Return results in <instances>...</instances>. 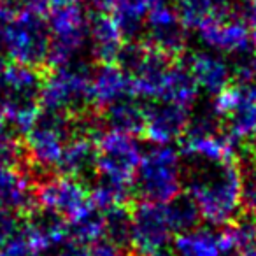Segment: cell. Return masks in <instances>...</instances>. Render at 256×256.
I'll return each mask as SVG.
<instances>
[{
    "instance_id": "6da1fadb",
    "label": "cell",
    "mask_w": 256,
    "mask_h": 256,
    "mask_svg": "<svg viewBox=\"0 0 256 256\" xmlns=\"http://www.w3.org/2000/svg\"><path fill=\"white\" fill-rule=\"evenodd\" d=\"M242 170L237 164H198L193 162L186 174L188 196L198 214L212 226L234 223L242 209Z\"/></svg>"
},
{
    "instance_id": "7a4b0ae2",
    "label": "cell",
    "mask_w": 256,
    "mask_h": 256,
    "mask_svg": "<svg viewBox=\"0 0 256 256\" xmlns=\"http://www.w3.org/2000/svg\"><path fill=\"white\" fill-rule=\"evenodd\" d=\"M39 102L50 114L68 120L84 116L92 106V74L72 64L53 68L42 79Z\"/></svg>"
},
{
    "instance_id": "3957f363",
    "label": "cell",
    "mask_w": 256,
    "mask_h": 256,
    "mask_svg": "<svg viewBox=\"0 0 256 256\" xmlns=\"http://www.w3.org/2000/svg\"><path fill=\"white\" fill-rule=\"evenodd\" d=\"M0 42L12 64L37 68L48 62L50 53V30L44 14L18 8L0 25Z\"/></svg>"
},
{
    "instance_id": "277c9868",
    "label": "cell",
    "mask_w": 256,
    "mask_h": 256,
    "mask_svg": "<svg viewBox=\"0 0 256 256\" xmlns=\"http://www.w3.org/2000/svg\"><path fill=\"white\" fill-rule=\"evenodd\" d=\"M182 178L178 151L170 146H153L142 153L134 188L146 202L167 204L181 193Z\"/></svg>"
},
{
    "instance_id": "5b68a950",
    "label": "cell",
    "mask_w": 256,
    "mask_h": 256,
    "mask_svg": "<svg viewBox=\"0 0 256 256\" xmlns=\"http://www.w3.org/2000/svg\"><path fill=\"white\" fill-rule=\"evenodd\" d=\"M142 158V148L134 136L106 130L96 139V176L104 181L132 188Z\"/></svg>"
},
{
    "instance_id": "8992f818",
    "label": "cell",
    "mask_w": 256,
    "mask_h": 256,
    "mask_svg": "<svg viewBox=\"0 0 256 256\" xmlns=\"http://www.w3.org/2000/svg\"><path fill=\"white\" fill-rule=\"evenodd\" d=\"M46 22L50 30L48 64L53 68L70 65L90 42V16L76 4L51 11Z\"/></svg>"
},
{
    "instance_id": "52a82bcc",
    "label": "cell",
    "mask_w": 256,
    "mask_h": 256,
    "mask_svg": "<svg viewBox=\"0 0 256 256\" xmlns=\"http://www.w3.org/2000/svg\"><path fill=\"white\" fill-rule=\"evenodd\" d=\"M218 121L214 112L190 120L184 136L181 137L184 158L198 164H235L238 142L226 132H221Z\"/></svg>"
},
{
    "instance_id": "ba28073f",
    "label": "cell",
    "mask_w": 256,
    "mask_h": 256,
    "mask_svg": "<svg viewBox=\"0 0 256 256\" xmlns=\"http://www.w3.org/2000/svg\"><path fill=\"white\" fill-rule=\"evenodd\" d=\"M36 206L39 210L54 214L68 224L81 220L95 209L92 193L81 182V179L68 176L44 178L36 184Z\"/></svg>"
},
{
    "instance_id": "9c48e42d",
    "label": "cell",
    "mask_w": 256,
    "mask_h": 256,
    "mask_svg": "<svg viewBox=\"0 0 256 256\" xmlns=\"http://www.w3.org/2000/svg\"><path fill=\"white\" fill-rule=\"evenodd\" d=\"M212 112L235 142L256 139V84L235 82L216 95Z\"/></svg>"
},
{
    "instance_id": "30bf717a",
    "label": "cell",
    "mask_w": 256,
    "mask_h": 256,
    "mask_svg": "<svg viewBox=\"0 0 256 256\" xmlns=\"http://www.w3.org/2000/svg\"><path fill=\"white\" fill-rule=\"evenodd\" d=\"M72 134V120L56 114H40L39 121L25 136L23 153L34 170L48 172L58 168L65 146Z\"/></svg>"
},
{
    "instance_id": "8fae6325",
    "label": "cell",
    "mask_w": 256,
    "mask_h": 256,
    "mask_svg": "<svg viewBox=\"0 0 256 256\" xmlns=\"http://www.w3.org/2000/svg\"><path fill=\"white\" fill-rule=\"evenodd\" d=\"M195 32L209 50L218 53L242 54L251 51V25L235 12L234 6L226 0H221Z\"/></svg>"
},
{
    "instance_id": "7c38bea8",
    "label": "cell",
    "mask_w": 256,
    "mask_h": 256,
    "mask_svg": "<svg viewBox=\"0 0 256 256\" xmlns=\"http://www.w3.org/2000/svg\"><path fill=\"white\" fill-rule=\"evenodd\" d=\"M176 235L165 204L140 200L132 209L130 248L137 256H156L170 244Z\"/></svg>"
},
{
    "instance_id": "4fadbf2b",
    "label": "cell",
    "mask_w": 256,
    "mask_h": 256,
    "mask_svg": "<svg viewBox=\"0 0 256 256\" xmlns=\"http://www.w3.org/2000/svg\"><path fill=\"white\" fill-rule=\"evenodd\" d=\"M146 40L148 46L154 48L156 51L164 53L165 56L172 58L179 56L184 51L186 34L184 25L181 23L174 6L170 2L160 4L148 14L146 25Z\"/></svg>"
},
{
    "instance_id": "5bb4252c",
    "label": "cell",
    "mask_w": 256,
    "mask_h": 256,
    "mask_svg": "<svg viewBox=\"0 0 256 256\" xmlns=\"http://www.w3.org/2000/svg\"><path fill=\"white\" fill-rule=\"evenodd\" d=\"M188 123V109L167 102H153L144 107L142 136L154 146H168L184 136Z\"/></svg>"
},
{
    "instance_id": "9a60e30c",
    "label": "cell",
    "mask_w": 256,
    "mask_h": 256,
    "mask_svg": "<svg viewBox=\"0 0 256 256\" xmlns=\"http://www.w3.org/2000/svg\"><path fill=\"white\" fill-rule=\"evenodd\" d=\"M36 206V186L20 164H0V210L30 214Z\"/></svg>"
},
{
    "instance_id": "2e32d148",
    "label": "cell",
    "mask_w": 256,
    "mask_h": 256,
    "mask_svg": "<svg viewBox=\"0 0 256 256\" xmlns=\"http://www.w3.org/2000/svg\"><path fill=\"white\" fill-rule=\"evenodd\" d=\"M176 256H237L234 240L226 226H196L179 234L174 242Z\"/></svg>"
},
{
    "instance_id": "e0dca14e",
    "label": "cell",
    "mask_w": 256,
    "mask_h": 256,
    "mask_svg": "<svg viewBox=\"0 0 256 256\" xmlns=\"http://www.w3.org/2000/svg\"><path fill=\"white\" fill-rule=\"evenodd\" d=\"M186 68L192 74L198 90H206L210 95H220L232 84L234 72L223 56L212 51H196L186 62Z\"/></svg>"
},
{
    "instance_id": "ac0fdd59",
    "label": "cell",
    "mask_w": 256,
    "mask_h": 256,
    "mask_svg": "<svg viewBox=\"0 0 256 256\" xmlns=\"http://www.w3.org/2000/svg\"><path fill=\"white\" fill-rule=\"evenodd\" d=\"M134 96L130 76L121 65L106 64L92 74V104L98 109H107L116 102Z\"/></svg>"
},
{
    "instance_id": "d6986e66",
    "label": "cell",
    "mask_w": 256,
    "mask_h": 256,
    "mask_svg": "<svg viewBox=\"0 0 256 256\" xmlns=\"http://www.w3.org/2000/svg\"><path fill=\"white\" fill-rule=\"evenodd\" d=\"M90 44L92 53L100 65L114 64L124 50V36L110 14L96 11L90 16Z\"/></svg>"
},
{
    "instance_id": "ffe728a7",
    "label": "cell",
    "mask_w": 256,
    "mask_h": 256,
    "mask_svg": "<svg viewBox=\"0 0 256 256\" xmlns=\"http://www.w3.org/2000/svg\"><path fill=\"white\" fill-rule=\"evenodd\" d=\"M165 2L168 0H107L104 12L110 14L126 39V37H136L140 30H144L148 14L156 6Z\"/></svg>"
},
{
    "instance_id": "44dd1931",
    "label": "cell",
    "mask_w": 256,
    "mask_h": 256,
    "mask_svg": "<svg viewBox=\"0 0 256 256\" xmlns=\"http://www.w3.org/2000/svg\"><path fill=\"white\" fill-rule=\"evenodd\" d=\"M196 95H198V86L193 81L186 65L172 64L162 82L158 102L174 104V106L188 109L196 100Z\"/></svg>"
},
{
    "instance_id": "7402d4cb",
    "label": "cell",
    "mask_w": 256,
    "mask_h": 256,
    "mask_svg": "<svg viewBox=\"0 0 256 256\" xmlns=\"http://www.w3.org/2000/svg\"><path fill=\"white\" fill-rule=\"evenodd\" d=\"M104 121L107 130H116L128 136L142 134L144 107L132 98H124L104 109Z\"/></svg>"
},
{
    "instance_id": "603a6c76",
    "label": "cell",
    "mask_w": 256,
    "mask_h": 256,
    "mask_svg": "<svg viewBox=\"0 0 256 256\" xmlns=\"http://www.w3.org/2000/svg\"><path fill=\"white\" fill-rule=\"evenodd\" d=\"M104 223H106L107 242L118 246L121 249L130 248L132 240V210L124 207L104 210Z\"/></svg>"
},
{
    "instance_id": "cb8c5ba5",
    "label": "cell",
    "mask_w": 256,
    "mask_h": 256,
    "mask_svg": "<svg viewBox=\"0 0 256 256\" xmlns=\"http://www.w3.org/2000/svg\"><path fill=\"white\" fill-rule=\"evenodd\" d=\"M165 209H167L168 220H170L176 235L184 234V232H190L198 226V209L188 195H178L170 202L165 204Z\"/></svg>"
},
{
    "instance_id": "d4e9b609",
    "label": "cell",
    "mask_w": 256,
    "mask_h": 256,
    "mask_svg": "<svg viewBox=\"0 0 256 256\" xmlns=\"http://www.w3.org/2000/svg\"><path fill=\"white\" fill-rule=\"evenodd\" d=\"M221 0H176V11L184 28L196 30L218 8Z\"/></svg>"
},
{
    "instance_id": "484cf974",
    "label": "cell",
    "mask_w": 256,
    "mask_h": 256,
    "mask_svg": "<svg viewBox=\"0 0 256 256\" xmlns=\"http://www.w3.org/2000/svg\"><path fill=\"white\" fill-rule=\"evenodd\" d=\"M16 136L18 134L9 124L4 106L0 102V164H18L20 144Z\"/></svg>"
},
{
    "instance_id": "4316f807",
    "label": "cell",
    "mask_w": 256,
    "mask_h": 256,
    "mask_svg": "<svg viewBox=\"0 0 256 256\" xmlns=\"http://www.w3.org/2000/svg\"><path fill=\"white\" fill-rule=\"evenodd\" d=\"M0 256H42L30 244L25 232V221H23V226L12 237L0 242Z\"/></svg>"
},
{
    "instance_id": "83f0119b",
    "label": "cell",
    "mask_w": 256,
    "mask_h": 256,
    "mask_svg": "<svg viewBox=\"0 0 256 256\" xmlns=\"http://www.w3.org/2000/svg\"><path fill=\"white\" fill-rule=\"evenodd\" d=\"M240 200L242 209L248 214H256V167L249 165L246 170H242L240 182Z\"/></svg>"
},
{
    "instance_id": "f1b7e54d",
    "label": "cell",
    "mask_w": 256,
    "mask_h": 256,
    "mask_svg": "<svg viewBox=\"0 0 256 256\" xmlns=\"http://www.w3.org/2000/svg\"><path fill=\"white\" fill-rule=\"evenodd\" d=\"M90 254H92V249H88V246L81 244V242L74 240V238H68L65 244L58 246L51 256H90Z\"/></svg>"
},
{
    "instance_id": "f546056e",
    "label": "cell",
    "mask_w": 256,
    "mask_h": 256,
    "mask_svg": "<svg viewBox=\"0 0 256 256\" xmlns=\"http://www.w3.org/2000/svg\"><path fill=\"white\" fill-rule=\"evenodd\" d=\"M90 256H128V254L121 248H118V246L110 244V242H107V240H102L93 246L92 254Z\"/></svg>"
},
{
    "instance_id": "4dcf8cb0",
    "label": "cell",
    "mask_w": 256,
    "mask_h": 256,
    "mask_svg": "<svg viewBox=\"0 0 256 256\" xmlns=\"http://www.w3.org/2000/svg\"><path fill=\"white\" fill-rule=\"evenodd\" d=\"M79 0H46L48 8L54 9H64V8H68V6H76Z\"/></svg>"
},
{
    "instance_id": "1f68e13d",
    "label": "cell",
    "mask_w": 256,
    "mask_h": 256,
    "mask_svg": "<svg viewBox=\"0 0 256 256\" xmlns=\"http://www.w3.org/2000/svg\"><path fill=\"white\" fill-rule=\"evenodd\" d=\"M251 67L256 72V30H252V39H251Z\"/></svg>"
},
{
    "instance_id": "d6a6232c",
    "label": "cell",
    "mask_w": 256,
    "mask_h": 256,
    "mask_svg": "<svg viewBox=\"0 0 256 256\" xmlns=\"http://www.w3.org/2000/svg\"><path fill=\"white\" fill-rule=\"evenodd\" d=\"M249 158H251V165L256 167V139L251 142V148H249Z\"/></svg>"
},
{
    "instance_id": "836d02e7",
    "label": "cell",
    "mask_w": 256,
    "mask_h": 256,
    "mask_svg": "<svg viewBox=\"0 0 256 256\" xmlns=\"http://www.w3.org/2000/svg\"><path fill=\"white\" fill-rule=\"evenodd\" d=\"M4 56H6V53H4V48H2V42H0V72L4 70V67H6Z\"/></svg>"
},
{
    "instance_id": "e575fe53",
    "label": "cell",
    "mask_w": 256,
    "mask_h": 256,
    "mask_svg": "<svg viewBox=\"0 0 256 256\" xmlns=\"http://www.w3.org/2000/svg\"><path fill=\"white\" fill-rule=\"evenodd\" d=\"M156 256H170V254H167V252H162V254H156Z\"/></svg>"
}]
</instances>
